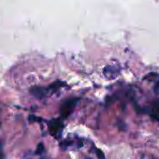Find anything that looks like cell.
<instances>
[{"mask_svg": "<svg viewBox=\"0 0 159 159\" xmlns=\"http://www.w3.org/2000/svg\"><path fill=\"white\" fill-rule=\"evenodd\" d=\"M78 101H79V98H68V99H66L65 101H63V103L60 106V115H61L62 119L67 118L72 113Z\"/></svg>", "mask_w": 159, "mask_h": 159, "instance_id": "cell-1", "label": "cell"}, {"mask_svg": "<svg viewBox=\"0 0 159 159\" xmlns=\"http://www.w3.org/2000/svg\"><path fill=\"white\" fill-rule=\"evenodd\" d=\"M47 125H48L49 133L52 137H57L62 132V129L64 127V124L61 118H55V119L50 120Z\"/></svg>", "mask_w": 159, "mask_h": 159, "instance_id": "cell-2", "label": "cell"}, {"mask_svg": "<svg viewBox=\"0 0 159 159\" xmlns=\"http://www.w3.org/2000/svg\"><path fill=\"white\" fill-rule=\"evenodd\" d=\"M30 94H32L37 98H43L44 97L47 96V88L39 87V86L32 87L30 89Z\"/></svg>", "mask_w": 159, "mask_h": 159, "instance_id": "cell-3", "label": "cell"}, {"mask_svg": "<svg viewBox=\"0 0 159 159\" xmlns=\"http://www.w3.org/2000/svg\"><path fill=\"white\" fill-rule=\"evenodd\" d=\"M150 115H151V118L152 120L159 121V99L154 101V103L152 104Z\"/></svg>", "mask_w": 159, "mask_h": 159, "instance_id": "cell-4", "label": "cell"}, {"mask_svg": "<svg viewBox=\"0 0 159 159\" xmlns=\"http://www.w3.org/2000/svg\"><path fill=\"white\" fill-rule=\"evenodd\" d=\"M115 67H113V66H107V67H105L104 68V74H105V76H107V77H109L110 75L111 76H112L111 78H113V77H115L114 75H116V73H114L115 72Z\"/></svg>", "mask_w": 159, "mask_h": 159, "instance_id": "cell-5", "label": "cell"}, {"mask_svg": "<svg viewBox=\"0 0 159 159\" xmlns=\"http://www.w3.org/2000/svg\"><path fill=\"white\" fill-rule=\"evenodd\" d=\"M43 152H44V145L42 143H39L38 145V148H37V153L42 154Z\"/></svg>", "mask_w": 159, "mask_h": 159, "instance_id": "cell-6", "label": "cell"}, {"mask_svg": "<svg viewBox=\"0 0 159 159\" xmlns=\"http://www.w3.org/2000/svg\"><path fill=\"white\" fill-rule=\"evenodd\" d=\"M96 152H97V155H98V159H106V158H105V154H104V152H103L101 150L97 149Z\"/></svg>", "mask_w": 159, "mask_h": 159, "instance_id": "cell-7", "label": "cell"}, {"mask_svg": "<svg viewBox=\"0 0 159 159\" xmlns=\"http://www.w3.org/2000/svg\"><path fill=\"white\" fill-rule=\"evenodd\" d=\"M0 159H1V158H0Z\"/></svg>", "mask_w": 159, "mask_h": 159, "instance_id": "cell-8", "label": "cell"}]
</instances>
